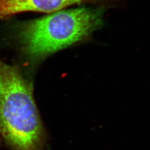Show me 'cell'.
I'll return each instance as SVG.
<instances>
[{
    "mask_svg": "<svg viewBox=\"0 0 150 150\" xmlns=\"http://www.w3.org/2000/svg\"><path fill=\"white\" fill-rule=\"evenodd\" d=\"M0 140H1V139H0Z\"/></svg>",
    "mask_w": 150,
    "mask_h": 150,
    "instance_id": "277c9868",
    "label": "cell"
},
{
    "mask_svg": "<svg viewBox=\"0 0 150 150\" xmlns=\"http://www.w3.org/2000/svg\"><path fill=\"white\" fill-rule=\"evenodd\" d=\"M105 10L82 7L22 22L16 28V38L28 57L42 59L89 38L103 26Z\"/></svg>",
    "mask_w": 150,
    "mask_h": 150,
    "instance_id": "7a4b0ae2",
    "label": "cell"
},
{
    "mask_svg": "<svg viewBox=\"0 0 150 150\" xmlns=\"http://www.w3.org/2000/svg\"><path fill=\"white\" fill-rule=\"evenodd\" d=\"M0 137L10 150H47L32 85L0 59Z\"/></svg>",
    "mask_w": 150,
    "mask_h": 150,
    "instance_id": "6da1fadb",
    "label": "cell"
},
{
    "mask_svg": "<svg viewBox=\"0 0 150 150\" xmlns=\"http://www.w3.org/2000/svg\"><path fill=\"white\" fill-rule=\"evenodd\" d=\"M128 0H0V17L27 11L53 12L75 5L91 4L105 8L117 7Z\"/></svg>",
    "mask_w": 150,
    "mask_h": 150,
    "instance_id": "3957f363",
    "label": "cell"
}]
</instances>
